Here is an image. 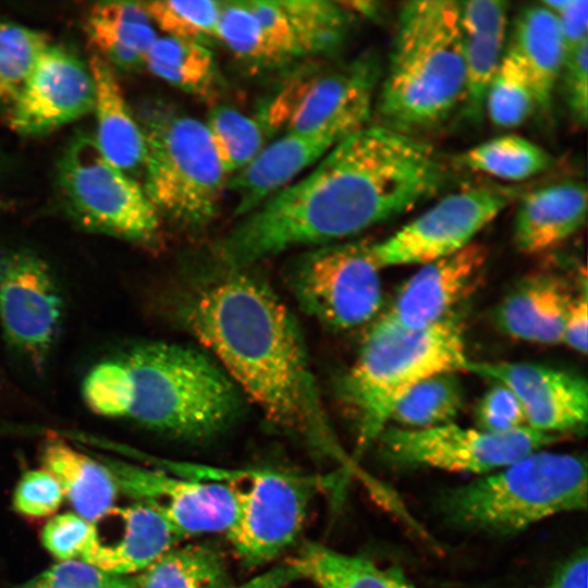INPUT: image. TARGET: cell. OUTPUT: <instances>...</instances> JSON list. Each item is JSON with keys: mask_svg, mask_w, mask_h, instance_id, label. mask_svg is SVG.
<instances>
[{"mask_svg": "<svg viewBox=\"0 0 588 588\" xmlns=\"http://www.w3.org/2000/svg\"><path fill=\"white\" fill-rule=\"evenodd\" d=\"M587 507L584 456L535 451L441 499L445 519L462 529L505 537L558 514Z\"/></svg>", "mask_w": 588, "mask_h": 588, "instance_id": "cell-6", "label": "cell"}, {"mask_svg": "<svg viewBox=\"0 0 588 588\" xmlns=\"http://www.w3.org/2000/svg\"><path fill=\"white\" fill-rule=\"evenodd\" d=\"M580 287V291L573 297L569 305L564 323L562 343L586 355L588 327L587 278L583 281Z\"/></svg>", "mask_w": 588, "mask_h": 588, "instance_id": "cell-45", "label": "cell"}, {"mask_svg": "<svg viewBox=\"0 0 588 588\" xmlns=\"http://www.w3.org/2000/svg\"><path fill=\"white\" fill-rule=\"evenodd\" d=\"M507 2H460L465 61L463 112L474 123L481 121L488 86L503 57L507 27Z\"/></svg>", "mask_w": 588, "mask_h": 588, "instance_id": "cell-22", "label": "cell"}, {"mask_svg": "<svg viewBox=\"0 0 588 588\" xmlns=\"http://www.w3.org/2000/svg\"><path fill=\"white\" fill-rule=\"evenodd\" d=\"M588 555L581 548L555 571L547 588H587Z\"/></svg>", "mask_w": 588, "mask_h": 588, "instance_id": "cell-47", "label": "cell"}, {"mask_svg": "<svg viewBox=\"0 0 588 588\" xmlns=\"http://www.w3.org/2000/svg\"><path fill=\"white\" fill-rule=\"evenodd\" d=\"M475 418L477 428L488 432L505 433L526 427L518 399L509 388L497 382L480 399Z\"/></svg>", "mask_w": 588, "mask_h": 588, "instance_id": "cell-42", "label": "cell"}, {"mask_svg": "<svg viewBox=\"0 0 588 588\" xmlns=\"http://www.w3.org/2000/svg\"><path fill=\"white\" fill-rule=\"evenodd\" d=\"M464 91L460 2L404 3L378 94L381 124L409 135L428 130L462 105Z\"/></svg>", "mask_w": 588, "mask_h": 588, "instance_id": "cell-3", "label": "cell"}, {"mask_svg": "<svg viewBox=\"0 0 588 588\" xmlns=\"http://www.w3.org/2000/svg\"><path fill=\"white\" fill-rule=\"evenodd\" d=\"M537 108L531 83L515 54L506 48L488 86L485 110L491 122L502 128H514Z\"/></svg>", "mask_w": 588, "mask_h": 588, "instance_id": "cell-36", "label": "cell"}, {"mask_svg": "<svg viewBox=\"0 0 588 588\" xmlns=\"http://www.w3.org/2000/svg\"><path fill=\"white\" fill-rule=\"evenodd\" d=\"M298 559L305 576L320 588H416L395 567H381L318 543L306 544Z\"/></svg>", "mask_w": 588, "mask_h": 588, "instance_id": "cell-29", "label": "cell"}, {"mask_svg": "<svg viewBox=\"0 0 588 588\" xmlns=\"http://www.w3.org/2000/svg\"><path fill=\"white\" fill-rule=\"evenodd\" d=\"M507 48L531 83L537 108L549 111L565 60L556 16L540 3L524 8L516 16Z\"/></svg>", "mask_w": 588, "mask_h": 588, "instance_id": "cell-26", "label": "cell"}, {"mask_svg": "<svg viewBox=\"0 0 588 588\" xmlns=\"http://www.w3.org/2000/svg\"><path fill=\"white\" fill-rule=\"evenodd\" d=\"M222 1L158 0L142 2L152 24L167 36L203 44L217 36Z\"/></svg>", "mask_w": 588, "mask_h": 588, "instance_id": "cell-37", "label": "cell"}, {"mask_svg": "<svg viewBox=\"0 0 588 588\" xmlns=\"http://www.w3.org/2000/svg\"><path fill=\"white\" fill-rule=\"evenodd\" d=\"M8 208V204L0 199V212L5 210Z\"/></svg>", "mask_w": 588, "mask_h": 588, "instance_id": "cell-49", "label": "cell"}, {"mask_svg": "<svg viewBox=\"0 0 588 588\" xmlns=\"http://www.w3.org/2000/svg\"><path fill=\"white\" fill-rule=\"evenodd\" d=\"M144 64L154 75L188 94L210 95L217 83L213 54L197 41L157 37Z\"/></svg>", "mask_w": 588, "mask_h": 588, "instance_id": "cell-30", "label": "cell"}, {"mask_svg": "<svg viewBox=\"0 0 588 588\" xmlns=\"http://www.w3.org/2000/svg\"><path fill=\"white\" fill-rule=\"evenodd\" d=\"M91 524L81 561L118 576L139 574L181 540L164 516L144 502L114 505Z\"/></svg>", "mask_w": 588, "mask_h": 588, "instance_id": "cell-18", "label": "cell"}, {"mask_svg": "<svg viewBox=\"0 0 588 588\" xmlns=\"http://www.w3.org/2000/svg\"><path fill=\"white\" fill-rule=\"evenodd\" d=\"M86 32L98 54L122 68L144 64L158 37L142 2L133 1L96 3L87 16Z\"/></svg>", "mask_w": 588, "mask_h": 588, "instance_id": "cell-28", "label": "cell"}, {"mask_svg": "<svg viewBox=\"0 0 588 588\" xmlns=\"http://www.w3.org/2000/svg\"><path fill=\"white\" fill-rule=\"evenodd\" d=\"M306 577L303 564L297 558L278 564L249 580L230 588H283Z\"/></svg>", "mask_w": 588, "mask_h": 588, "instance_id": "cell-46", "label": "cell"}, {"mask_svg": "<svg viewBox=\"0 0 588 588\" xmlns=\"http://www.w3.org/2000/svg\"><path fill=\"white\" fill-rule=\"evenodd\" d=\"M228 175L247 166L265 147L267 131L257 117L233 108H213L205 123Z\"/></svg>", "mask_w": 588, "mask_h": 588, "instance_id": "cell-34", "label": "cell"}, {"mask_svg": "<svg viewBox=\"0 0 588 588\" xmlns=\"http://www.w3.org/2000/svg\"><path fill=\"white\" fill-rule=\"evenodd\" d=\"M225 565L213 547H173L135 576L136 588H225Z\"/></svg>", "mask_w": 588, "mask_h": 588, "instance_id": "cell-31", "label": "cell"}, {"mask_svg": "<svg viewBox=\"0 0 588 588\" xmlns=\"http://www.w3.org/2000/svg\"><path fill=\"white\" fill-rule=\"evenodd\" d=\"M88 68L95 88L96 134L93 136L105 157L132 176L143 170L145 138L142 127L125 101L111 64L94 53Z\"/></svg>", "mask_w": 588, "mask_h": 588, "instance_id": "cell-25", "label": "cell"}, {"mask_svg": "<svg viewBox=\"0 0 588 588\" xmlns=\"http://www.w3.org/2000/svg\"><path fill=\"white\" fill-rule=\"evenodd\" d=\"M588 40L583 42L564 60L563 76L564 95L574 121L580 126L587 122L588 113ZM560 77V78H561Z\"/></svg>", "mask_w": 588, "mask_h": 588, "instance_id": "cell-43", "label": "cell"}, {"mask_svg": "<svg viewBox=\"0 0 588 588\" xmlns=\"http://www.w3.org/2000/svg\"><path fill=\"white\" fill-rule=\"evenodd\" d=\"M465 371L509 388L518 399L530 429L562 438L586 432L588 384L580 375L530 363L470 359Z\"/></svg>", "mask_w": 588, "mask_h": 588, "instance_id": "cell-15", "label": "cell"}, {"mask_svg": "<svg viewBox=\"0 0 588 588\" xmlns=\"http://www.w3.org/2000/svg\"><path fill=\"white\" fill-rule=\"evenodd\" d=\"M457 160L471 171L511 182L538 175L553 162L546 149L516 134L488 139L463 152Z\"/></svg>", "mask_w": 588, "mask_h": 588, "instance_id": "cell-32", "label": "cell"}, {"mask_svg": "<svg viewBox=\"0 0 588 588\" xmlns=\"http://www.w3.org/2000/svg\"><path fill=\"white\" fill-rule=\"evenodd\" d=\"M119 491L158 510L181 539L228 532L242 504L243 490L232 483L172 476L119 458L98 455Z\"/></svg>", "mask_w": 588, "mask_h": 588, "instance_id": "cell-13", "label": "cell"}, {"mask_svg": "<svg viewBox=\"0 0 588 588\" xmlns=\"http://www.w3.org/2000/svg\"><path fill=\"white\" fill-rule=\"evenodd\" d=\"M64 499L56 478L45 470L25 471L13 492L14 510L28 517L39 518L53 514Z\"/></svg>", "mask_w": 588, "mask_h": 588, "instance_id": "cell-40", "label": "cell"}, {"mask_svg": "<svg viewBox=\"0 0 588 588\" xmlns=\"http://www.w3.org/2000/svg\"><path fill=\"white\" fill-rule=\"evenodd\" d=\"M554 15L558 19L566 57L588 40V1L569 0L568 4Z\"/></svg>", "mask_w": 588, "mask_h": 588, "instance_id": "cell-44", "label": "cell"}, {"mask_svg": "<svg viewBox=\"0 0 588 588\" xmlns=\"http://www.w3.org/2000/svg\"><path fill=\"white\" fill-rule=\"evenodd\" d=\"M345 138L334 130L285 131L265 145L247 166L228 179L225 189L231 191L236 200L234 215L241 218L255 209Z\"/></svg>", "mask_w": 588, "mask_h": 588, "instance_id": "cell-21", "label": "cell"}, {"mask_svg": "<svg viewBox=\"0 0 588 588\" xmlns=\"http://www.w3.org/2000/svg\"><path fill=\"white\" fill-rule=\"evenodd\" d=\"M487 254L482 245L473 242L457 253L422 265L403 284L381 318L404 329H422L444 319L476 286Z\"/></svg>", "mask_w": 588, "mask_h": 588, "instance_id": "cell-20", "label": "cell"}, {"mask_svg": "<svg viewBox=\"0 0 588 588\" xmlns=\"http://www.w3.org/2000/svg\"><path fill=\"white\" fill-rule=\"evenodd\" d=\"M351 14L357 12L368 17L377 16L379 13V3L375 1H348L340 2ZM353 15V14H352Z\"/></svg>", "mask_w": 588, "mask_h": 588, "instance_id": "cell-48", "label": "cell"}, {"mask_svg": "<svg viewBox=\"0 0 588 588\" xmlns=\"http://www.w3.org/2000/svg\"><path fill=\"white\" fill-rule=\"evenodd\" d=\"M85 404L95 414L107 418L127 419L134 390L131 375L118 357L94 365L82 383Z\"/></svg>", "mask_w": 588, "mask_h": 588, "instance_id": "cell-38", "label": "cell"}, {"mask_svg": "<svg viewBox=\"0 0 588 588\" xmlns=\"http://www.w3.org/2000/svg\"><path fill=\"white\" fill-rule=\"evenodd\" d=\"M560 439L527 426L494 433L454 422L424 429L387 427L378 438L393 463L471 474H489Z\"/></svg>", "mask_w": 588, "mask_h": 588, "instance_id": "cell-11", "label": "cell"}, {"mask_svg": "<svg viewBox=\"0 0 588 588\" xmlns=\"http://www.w3.org/2000/svg\"><path fill=\"white\" fill-rule=\"evenodd\" d=\"M517 188L478 186L441 198L394 234L370 243V255L381 270L425 265L463 249L516 197Z\"/></svg>", "mask_w": 588, "mask_h": 588, "instance_id": "cell-12", "label": "cell"}, {"mask_svg": "<svg viewBox=\"0 0 588 588\" xmlns=\"http://www.w3.org/2000/svg\"><path fill=\"white\" fill-rule=\"evenodd\" d=\"M277 64L333 52L345 40L352 14L326 0H249Z\"/></svg>", "mask_w": 588, "mask_h": 588, "instance_id": "cell-19", "label": "cell"}, {"mask_svg": "<svg viewBox=\"0 0 588 588\" xmlns=\"http://www.w3.org/2000/svg\"><path fill=\"white\" fill-rule=\"evenodd\" d=\"M566 283L553 274L520 280L495 311L499 329L517 340L562 343L566 315L573 301Z\"/></svg>", "mask_w": 588, "mask_h": 588, "instance_id": "cell-24", "label": "cell"}, {"mask_svg": "<svg viewBox=\"0 0 588 588\" xmlns=\"http://www.w3.org/2000/svg\"><path fill=\"white\" fill-rule=\"evenodd\" d=\"M140 127L143 189L156 211L187 230L206 226L218 213L228 182L206 124L157 110Z\"/></svg>", "mask_w": 588, "mask_h": 588, "instance_id": "cell-7", "label": "cell"}, {"mask_svg": "<svg viewBox=\"0 0 588 588\" xmlns=\"http://www.w3.org/2000/svg\"><path fill=\"white\" fill-rule=\"evenodd\" d=\"M49 46L41 32L0 19V108H11Z\"/></svg>", "mask_w": 588, "mask_h": 588, "instance_id": "cell-35", "label": "cell"}, {"mask_svg": "<svg viewBox=\"0 0 588 588\" xmlns=\"http://www.w3.org/2000/svg\"><path fill=\"white\" fill-rule=\"evenodd\" d=\"M238 516L226 532L247 565L268 563L299 535L310 499V480L272 470L248 471Z\"/></svg>", "mask_w": 588, "mask_h": 588, "instance_id": "cell-14", "label": "cell"}, {"mask_svg": "<svg viewBox=\"0 0 588 588\" xmlns=\"http://www.w3.org/2000/svg\"><path fill=\"white\" fill-rule=\"evenodd\" d=\"M587 188L565 181L523 196L514 220V242L525 254L551 249L576 233L586 221Z\"/></svg>", "mask_w": 588, "mask_h": 588, "instance_id": "cell-23", "label": "cell"}, {"mask_svg": "<svg viewBox=\"0 0 588 588\" xmlns=\"http://www.w3.org/2000/svg\"><path fill=\"white\" fill-rule=\"evenodd\" d=\"M94 101L89 68L50 45L8 110L9 122L21 135H44L93 111Z\"/></svg>", "mask_w": 588, "mask_h": 588, "instance_id": "cell-16", "label": "cell"}, {"mask_svg": "<svg viewBox=\"0 0 588 588\" xmlns=\"http://www.w3.org/2000/svg\"><path fill=\"white\" fill-rule=\"evenodd\" d=\"M58 184L71 217L85 230L143 246L160 237V216L143 187L108 160L94 136L77 135L58 166Z\"/></svg>", "mask_w": 588, "mask_h": 588, "instance_id": "cell-8", "label": "cell"}, {"mask_svg": "<svg viewBox=\"0 0 588 588\" xmlns=\"http://www.w3.org/2000/svg\"><path fill=\"white\" fill-rule=\"evenodd\" d=\"M181 322L275 427L344 457L327 417L298 324L244 269H223L179 306Z\"/></svg>", "mask_w": 588, "mask_h": 588, "instance_id": "cell-2", "label": "cell"}, {"mask_svg": "<svg viewBox=\"0 0 588 588\" xmlns=\"http://www.w3.org/2000/svg\"><path fill=\"white\" fill-rule=\"evenodd\" d=\"M133 382L127 419L187 439L220 431L240 409V390L205 353L168 342H143L118 354Z\"/></svg>", "mask_w": 588, "mask_h": 588, "instance_id": "cell-5", "label": "cell"}, {"mask_svg": "<svg viewBox=\"0 0 588 588\" xmlns=\"http://www.w3.org/2000/svg\"><path fill=\"white\" fill-rule=\"evenodd\" d=\"M468 360L463 322L455 313L422 329L380 318L339 384L356 426V454L378 440L408 391L433 376L465 371Z\"/></svg>", "mask_w": 588, "mask_h": 588, "instance_id": "cell-4", "label": "cell"}, {"mask_svg": "<svg viewBox=\"0 0 588 588\" xmlns=\"http://www.w3.org/2000/svg\"><path fill=\"white\" fill-rule=\"evenodd\" d=\"M381 76L373 54L306 81L286 132L334 130L350 136L367 125Z\"/></svg>", "mask_w": 588, "mask_h": 588, "instance_id": "cell-17", "label": "cell"}, {"mask_svg": "<svg viewBox=\"0 0 588 588\" xmlns=\"http://www.w3.org/2000/svg\"><path fill=\"white\" fill-rule=\"evenodd\" d=\"M463 403L464 391L456 372L441 373L408 391L393 408L390 420L407 429L436 427L453 422Z\"/></svg>", "mask_w": 588, "mask_h": 588, "instance_id": "cell-33", "label": "cell"}, {"mask_svg": "<svg viewBox=\"0 0 588 588\" xmlns=\"http://www.w3.org/2000/svg\"><path fill=\"white\" fill-rule=\"evenodd\" d=\"M14 588H136L135 576L106 573L84 561H61Z\"/></svg>", "mask_w": 588, "mask_h": 588, "instance_id": "cell-39", "label": "cell"}, {"mask_svg": "<svg viewBox=\"0 0 588 588\" xmlns=\"http://www.w3.org/2000/svg\"><path fill=\"white\" fill-rule=\"evenodd\" d=\"M93 531V524L76 513H62L50 518L41 530V543L61 561L81 560Z\"/></svg>", "mask_w": 588, "mask_h": 588, "instance_id": "cell-41", "label": "cell"}, {"mask_svg": "<svg viewBox=\"0 0 588 588\" xmlns=\"http://www.w3.org/2000/svg\"><path fill=\"white\" fill-rule=\"evenodd\" d=\"M40 460L42 468L56 478L77 515L93 523L114 506L118 485L98 458L54 439L44 445Z\"/></svg>", "mask_w": 588, "mask_h": 588, "instance_id": "cell-27", "label": "cell"}, {"mask_svg": "<svg viewBox=\"0 0 588 588\" xmlns=\"http://www.w3.org/2000/svg\"><path fill=\"white\" fill-rule=\"evenodd\" d=\"M63 318V295L47 260L25 247L0 250L1 332L7 346L32 370L46 369Z\"/></svg>", "mask_w": 588, "mask_h": 588, "instance_id": "cell-9", "label": "cell"}, {"mask_svg": "<svg viewBox=\"0 0 588 588\" xmlns=\"http://www.w3.org/2000/svg\"><path fill=\"white\" fill-rule=\"evenodd\" d=\"M433 148L373 124L329 150L304 177L278 191L215 244L223 269H245L287 249L332 244L408 212L445 184Z\"/></svg>", "mask_w": 588, "mask_h": 588, "instance_id": "cell-1", "label": "cell"}, {"mask_svg": "<svg viewBox=\"0 0 588 588\" xmlns=\"http://www.w3.org/2000/svg\"><path fill=\"white\" fill-rule=\"evenodd\" d=\"M380 269L370 243L322 246L304 256L292 273L301 307L333 330H347L375 317L382 304Z\"/></svg>", "mask_w": 588, "mask_h": 588, "instance_id": "cell-10", "label": "cell"}]
</instances>
